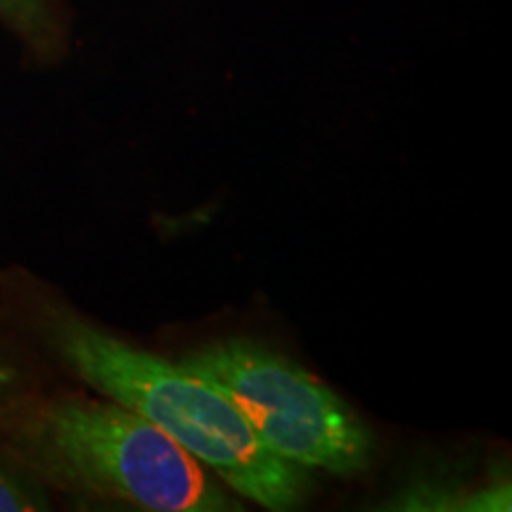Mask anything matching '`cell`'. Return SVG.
<instances>
[{
	"label": "cell",
	"instance_id": "obj_1",
	"mask_svg": "<svg viewBox=\"0 0 512 512\" xmlns=\"http://www.w3.org/2000/svg\"><path fill=\"white\" fill-rule=\"evenodd\" d=\"M29 325L76 380L169 434L178 446L261 508H304L316 479L261 444L242 415L202 377L133 347L53 297H38Z\"/></svg>",
	"mask_w": 512,
	"mask_h": 512
},
{
	"label": "cell",
	"instance_id": "obj_5",
	"mask_svg": "<svg viewBox=\"0 0 512 512\" xmlns=\"http://www.w3.org/2000/svg\"><path fill=\"white\" fill-rule=\"evenodd\" d=\"M38 510H50L46 482L12 448H0V512Z\"/></svg>",
	"mask_w": 512,
	"mask_h": 512
},
{
	"label": "cell",
	"instance_id": "obj_2",
	"mask_svg": "<svg viewBox=\"0 0 512 512\" xmlns=\"http://www.w3.org/2000/svg\"><path fill=\"white\" fill-rule=\"evenodd\" d=\"M0 422L46 484L147 512H235L242 505L169 434L110 399L12 401Z\"/></svg>",
	"mask_w": 512,
	"mask_h": 512
},
{
	"label": "cell",
	"instance_id": "obj_4",
	"mask_svg": "<svg viewBox=\"0 0 512 512\" xmlns=\"http://www.w3.org/2000/svg\"><path fill=\"white\" fill-rule=\"evenodd\" d=\"M512 486L508 477L484 482L458 477H425L401 486L384 510L406 512H508Z\"/></svg>",
	"mask_w": 512,
	"mask_h": 512
},
{
	"label": "cell",
	"instance_id": "obj_3",
	"mask_svg": "<svg viewBox=\"0 0 512 512\" xmlns=\"http://www.w3.org/2000/svg\"><path fill=\"white\" fill-rule=\"evenodd\" d=\"M242 415L268 451L306 472L358 477L377 456L368 422L328 384L252 337H221L178 358Z\"/></svg>",
	"mask_w": 512,
	"mask_h": 512
},
{
	"label": "cell",
	"instance_id": "obj_6",
	"mask_svg": "<svg viewBox=\"0 0 512 512\" xmlns=\"http://www.w3.org/2000/svg\"><path fill=\"white\" fill-rule=\"evenodd\" d=\"M0 17L29 41H46L53 34V15L46 0H0Z\"/></svg>",
	"mask_w": 512,
	"mask_h": 512
},
{
	"label": "cell",
	"instance_id": "obj_7",
	"mask_svg": "<svg viewBox=\"0 0 512 512\" xmlns=\"http://www.w3.org/2000/svg\"><path fill=\"white\" fill-rule=\"evenodd\" d=\"M19 392H22V373L17 363L0 349V413L19 399Z\"/></svg>",
	"mask_w": 512,
	"mask_h": 512
}]
</instances>
